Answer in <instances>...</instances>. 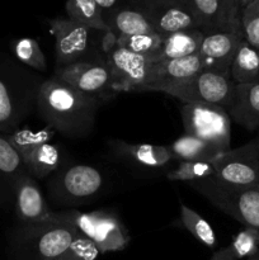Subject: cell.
<instances>
[{
    "mask_svg": "<svg viewBox=\"0 0 259 260\" xmlns=\"http://www.w3.org/2000/svg\"><path fill=\"white\" fill-rule=\"evenodd\" d=\"M203 33L216 30L243 32L241 9L236 0H188Z\"/></svg>",
    "mask_w": 259,
    "mask_h": 260,
    "instance_id": "2e32d148",
    "label": "cell"
},
{
    "mask_svg": "<svg viewBox=\"0 0 259 260\" xmlns=\"http://www.w3.org/2000/svg\"><path fill=\"white\" fill-rule=\"evenodd\" d=\"M169 2V0H134V3H136V5L139 7V9H144V8L151 7V5L160 4V3Z\"/></svg>",
    "mask_w": 259,
    "mask_h": 260,
    "instance_id": "d590c367",
    "label": "cell"
},
{
    "mask_svg": "<svg viewBox=\"0 0 259 260\" xmlns=\"http://www.w3.org/2000/svg\"><path fill=\"white\" fill-rule=\"evenodd\" d=\"M112 149L118 156L130 160L144 168H160L167 167L174 161L169 146H159L150 144H128L122 140H114L111 142Z\"/></svg>",
    "mask_w": 259,
    "mask_h": 260,
    "instance_id": "ffe728a7",
    "label": "cell"
},
{
    "mask_svg": "<svg viewBox=\"0 0 259 260\" xmlns=\"http://www.w3.org/2000/svg\"><path fill=\"white\" fill-rule=\"evenodd\" d=\"M235 85L230 74L205 69L192 78L159 85L152 91L169 94L183 102V104H213L228 111L233 103Z\"/></svg>",
    "mask_w": 259,
    "mask_h": 260,
    "instance_id": "52a82bcc",
    "label": "cell"
},
{
    "mask_svg": "<svg viewBox=\"0 0 259 260\" xmlns=\"http://www.w3.org/2000/svg\"><path fill=\"white\" fill-rule=\"evenodd\" d=\"M75 235L74 229L58 223H19L13 231L10 245L20 260H57Z\"/></svg>",
    "mask_w": 259,
    "mask_h": 260,
    "instance_id": "8992f818",
    "label": "cell"
},
{
    "mask_svg": "<svg viewBox=\"0 0 259 260\" xmlns=\"http://www.w3.org/2000/svg\"><path fill=\"white\" fill-rule=\"evenodd\" d=\"M28 173L25 165L5 134H0V179L5 187L12 190L13 184L19 175Z\"/></svg>",
    "mask_w": 259,
    "mask_h": 260,
    "instance_id": "484cf974",
    "label": "cell"
},
{
    "mask_svg": "<svg viewBox=\"0 0 259 260\" xmlns=\"http://www.w3.org/2000/svg\"><path fill=\"white\" fill-rule=\"evenodd\" d=\"M51 223H58L74 229L78 234L93 241L101 254L123 250L131 240L128 231L126 230L118 216L111 211H52Z\"/></svg>",
    "mask_w": 259,
    "mask_h": 260,
    "instance_id": "277c9868",
    "label": "cell"
},
{
    "mask_svg": "<svg viewBox=\"0 0 259 260\" xmlns=\"http://www.w3.org/2000/svg\"><path fill=\"white\" fill-rule=\"evenodd\" d=\"M15 215L20 225L51 223L52 211L48 208L37 179L29 173L19 175L12 187Z\"/></svg>",
    "mask_w": 259,
    "mask_h": 260,
    "instance_id": "5bb4252c",
    "label": "cell"
},
{
    "mask_svg": "<svg viewBox=\"0 0 259 260\" xmlns=\"http://www.w3.org/2000/svg\"><path fill=\"white\" fill-rule=\"evenodd\" d=\"M203 70L205 62L198 53L188 57L155 62L150 70L146 83L140 91H152L156 86L185 80Z\"/></svg>",
    "mask_w": 259,
    "mask_h": 260,
    "instance_id": "ac0fdd59",
    "label": "cell"
},
{
    "mask_svg": "<svg viewBox=\"0 0 259 260\" xmlns=\"http://www.w3.org/2000/svg\"><path fill=\"white\" fill-rule=\"evenodd\" d=\"M169 149L177 161H213L221 154L207 142L187 134L170 144Z\"/></svg>",
    "mask_w": 259,
    "mask_h": 260,
    "instance_id": "cb8c5ba5",
    "label": "cell"
},
{
    "mask_svg": "<svg viewBox=\"0 0 259 260\" xmlns=\"http://www.w3.org/2000/svg\"><path fill=\"white\" fill-rule=\"evenodd\" d=\"M236 2H238V0H236Z\"/></svg>",
    "mask_w": 259,
    "mask_h": 260,
    "instance_id": "60d3db41",
    "label": "cell"
},
{
    "mask_svg": "<svg viewBox=\"0 0 259 260\" xmlns=\"http://www.w3.org/2000/svg\"><path fill=\"white\" fill-rule=\"evenodd\" d=\"M101 254L95 244L76 233L70 246L57 260H95Z\"/></svg>",
    "mask_w": 259,
    "mask_h": 260,
    "instance_id": "d6a6232c",
    "label": "cell"
},
{
    "mask_svg": "<svg viewBox=\"0 0 259 260\" xmlns=\"http://www.w3.org/2000/svg\"><path fill=\"white\" fill-rule=\"evenodd\" d=\"M259 231L251 228H244L228 246L235 260L250 258L259 250Z\"/></svg>",
    "mask_w": 259,
    "mask_h": 260,
    "instance_id": "4dcf8cb0",
    "label": "cell"
},
{
    "mask_svg": "<svg viewBox=\"0 0 259 260\" xmlns=\"http://www.w3.org/2000/svg\"><path fill=\"white\" fill-rule=\"evenodd\" d=\"M108 27L117 37L155 32L147 15L145 14L144 10L139 8L136 9L124 8V9L114 10L111 15V22L108 23Z\"/></svg>",
    "mask_w": 259,
    "mask_h": 260,
    "instance_id": "7402d4cb",
    "label": "cell"
},
{
    "mask_svg": "<svg viewBox=\"0 0 259 260\" xmlns=\"http://www.w3.org/2000/svg\"><path fill=\"white\" fill-rule=\"evenodd\" d=\"M179 210L180 221L188 230V233H190V235L195 236L200 243H202L207 248H215L216 235L210 223L202 216L198 215L195 210L187 207L184 203H180Z\"/></svg>",
    "mask_w": 259,
    "mask_h": 260,
    "instance_id": "83f0119b",
    "label": "cell"
},
{
    "mask_svg": "<svg viewBox=\"0 0 259 260\" xmlns=\"http://www.w3.org/2000/svg\"><path fill=\"white\" fill-rule=\"evenodd\" d=\"M95 3L101 7L102 10H113L118 0H95Z\"/></svg>",
    "mask_w": 259,
    "mask_h": 260,
    "instance_id": "e575fe53",
    "label": "cell"
},
{
    "mask_svg": "<svg viewBox=\"0 0 259 260\" xmlns=\"http://www.w3.org/2000/svg\"><path fill=\"white\" fill-rule=\"evenodd\" d=\"M164 37L159 33H144L134 36H118L117 46L140 55L155 56L159 52Z\"/></svg>",
    "mask_w": 259,
    "mask_h": 260,
    "instance_id": "f546056e",
    "label": "cell"
},
{
    "mask_svg": "<svg viewBox=\"0 0 259 260\" xmlns=\"http://www.w3.org/2000/svg\"><path fill=\"white\" fill-rule=\"evenodd\" d=\"M104 175L101 169L88 164H62L47 183L50 201L60 207L86 205L101 193Z\"/></svg>",
    "mask_w": 259,
    "mask_h": 260,
    "instance_id": "5b68a950",
    "label": "cell"
},
{
    "mask_svg": "<svg viewBox=\"0 0 259 260\" xmlns=\"http://www.w3.org/2000/svg\"><path fill=\"white\" fill-rule=\"evenodd\" d=\"M7 187H5V184L0 179V206L7 202Z\"/></svg>",
    "mask_w": 259,
    "mask_h": 260,
    "instance_id": "8d00e7d4",
    "label": "cell"
},
{
    "mask_svg": "<svg viewBox=\"0 0 259 260\" xmlns=\"http://www.w3.org/2000/svg\"><path fill=\"white\" fill-rule=\"evenodd\" d=\"M62 83L88 95L102 96L114 93L112 89V75L106 60H83L56 69L53 75Z\"/></svg>",
    "mask_w": 259,
    "mask_h": 260,
    "instance_id": "7c38bea8",
    "label": "cell"
},
{
    "mask_svg": "<svg viewBox=\"0 0 259 260\" xmlns=\"http://www.w3.org/2000/svg\"><path fill=\"white\" fill-rule=\"evenodd\" d=\"M66 13L69 18L84 24L94 30L109 32L111 28L107 24L101 9L95 0H66Z\"/></svg>",
    "mask_w": 259,
    "mask_h": 260,
    "instance_id": "d4e9b609",
    "label": "cell"
},
{
    "mask_svg": "<svg viewBox=\"0 0 259 260\" xmlns=\"http://www.w3.org/2000/svg\"><path fill=\"white\" fill-rule=\"evenodd\" d=\"M246 260H259V250L253 256H250V258H248Z\"/></svg>",
    "mask_w": 259,
    "mask_h": 260,
    "instance_id": "f35d334b",
    "label": "cell"
},
{
    "mask_svg": "<svg viewBox=\"0 0 259 260\" xmlns=\"http://www.w3.org/2000/svg\"><path fill=\"white\" fill-rule=\"evenodd\" d=\"M215 177L235 185L259 184V137L218 154L212 161Z\"/></svg>",
    "mask_w": 259,
    "mask_h": 260,
    "instance_id": "30bf717a",
    "label": "cell"
},
{
    "mask_svg": "<svg viewBox=\"0 0 259 260\" xmlns=\"http://www.w3.org/2000/svg\"><path fill=\"white\" fill-rule=\"evenodd\" d=\"M251 2H253V0H238V4L239 7H240V9L243 10L244 8H245L248 4H250Z\"/></svg>",
    "mask_w": 259,
    "mask_h": 260,
    "instance_id": "74e56055",
    "label": "cell"
},
{
    "mask_svg": "<svg viewBox=\"0 0 259 260\" xmlns=\"http://www.w3.org/2000/svg\"><path fill=\"white\" fill-rule=\"evenodd\" d=\"M155 32L165 37L182 30L201 29V23L188 0H169L144 8Z\"/></svg>",
    "mask_w": 259,
    "mask_h": 260,
    "instance_id": "9a60e30c",
    "label": "cell"
},
{
    "mask_svg": "<svg viewBox=\"0 0 259 260\" xmlns=\"http://www.w3.org/2000/svg\"><path fill=\"white\" fill-rule=\"evenodd\" d=\"M47 131H33L24 127L7 134L9 141L19 152L27 172L36 179L51 177L63 164L61 150L53 144Z\"/></svg>",
    "mask_w": 259,
    "mask_h": 260,
    "instance_id": "ba28073f",
    "label": "cell"
},
{
    "mask_svg": "<svg viewBox=\"0 0 259 260\" xmlns=\"http://www.w3.org/2000/svg\"><path fill=\"white\" fill-rule=\"evenodd\" d=\"M230 118L249 131L259 129V83L236 84Z\"/></svg>",
    "mask_w": 259,
    "mask_h": 260,
    "instance_id": "d6986e66",
    "label": "cell"
},
{
    "mask_svg": "<svg viewBox=\"0 0 259 260\" xmlns=\"http://www.w3.org/2000/svg\"><path fill=\"white\" fill-rule=\"evenodd\" d=\"M98 108L96 96L51 76L41 84L36 112L51 129L66 139L80 140L93 132Z\"/></svg>",
    "mask_w": 259,
    "mask_h": 260,
    "instance_id": "6da1fadb",
    "label": "cell"
},
{
    "mask_svg": "<svg viewBox=\"0 0 259 260\" xmlns=\"http://www.w3.org/2000/svg\"><path fill=\"white\" fill-rule=\"evenodd\" d=\"M244 41L243 32L216 30L205 33L198 55L205 62V69L217 73L230 74L231 65L240 43Z\"/></svg>",
    "mask_w": 259,
    "mask_h": 260,
    "instance_id": "e0dca14e",
    "label": "cell"
},
{
    "mask_svg": "<svg viewBox=\"0 0 259 260\" xmlns=\"http://www.w3.org/2000/svg\"><path fill=\"white\" fill-rule=\"evenodd\" d=\"M203 37L205 33L201 29L182 30L165 36L159 52L154 56L155 62L197 55Z\"/></svg>",
    "mask_w": 259,
    "mask_h": 260,
    "instance_id": "44dd1931",
    "label": "cell"
},
{
    "mask_svg": "<svg viewBox=\"0 0 259 260\" xmlns=\"http://www.w3.org/2000/svg\"><path fill=\"white\" fill-rule=\"evenodd\" d=\"M244 40L259 50V0H253L241 10Z\"/></svg>",
    "mask_w": 259,
    "mask_h": 260,
    "instance_id": "1f68e13d",
    "label": "cell"
},
{
    "mask_svg": "<svg viewBox=\"0 0 259 260\" xmlns=\"http://www.w3.org/2000/svg\"><path fill=\"white\" fill-rule=\"evenodd\" d=\"M106 61L111 70L114 93L141 90L155 63L154 56L140 55L118 46L107 53Z\"/></svg>",
    "mask_w": 259,
    "mask_h": 260,
    "instance_id": "8fae6325",
    "label": "cell"
},
{
    "mask_svg": "<svg viewBox=\"0 0 259 260\" xmlns=\"http://www.w3.org/2000/svg\"><path fill=\"white\" fill-rule=\"evenodd\" d=\"M215 175L212 161H179L174 169L168 170L167 178L170 182L190 183Z\"/></svg>",
    "mask_w": 259,
    "mask_h": 260,
    "instance_id": "f1b7e54d",
    "label": "cell"
},
{
    "mask_svg": "<svg viewBox=\"0 0 259 260\" xmlns=\"http://www.w3.org/2000/svg\"><path fill=\"white\" fill-rule=\"evenodd\" d=\"M43 79L37 71L0 52V134H12L37 109Z\"/></svg>",
    "mask_w": 259,
    "mask_h": 260,
    "instance_id": "7a4b0ae2",
    "label": "cell"
},
{
    "mask_svg": "<svg viewBox=\"0 0 259 260\" xmlns=\"http://www.w3.org/2000/svg\"><path fill=\"white\" fill-rule=\"evenodd\" d=\"M230 76L235 84L259 83V50L245 40L240 43L234 57Z\"/></svg>",
    "mask_w": 259,
    "mask_h": 260,
    "instance_id": "603a6c76",
    "label": "cell"
},
{
    "mask_svg": "<svg viewBox=\"0 0 259 260\" xmlns=\"http://www.w3.org/2000/svg\"><path fill=\"white\" fill-rule=\"evenodd\" d=\"M180 117L187 135L207 142L218 152L230 150L231 118L225 108L213 104L184 103Z\"/></svg>",
    "mask_w": 259,
    "mask_h": 260,
    "instance_id": "9c48e42d",
    "label": "cell"
},
{
    "mask_svg": "<svg viewBox=\"0 0 259 260\" xmlns=\"http://www.w3.org/2000/svg\"><path fill=\"white\" fill-rule=\"evenodd\" d=\"M213 207L244 225L259 231V184L243 187L226 183L215 175L188 183Z\"/></svg>",
    "mask_w": 259,
    "mask_h": 260,
    "instance_id": "3957f363",
    "label": "cell"
},
{
    "mask_svg": "<svg viewBox=\"0 0 259 260\" xmlns=\"http://www.w3.org/2000/svg\"><path fill=\"white\" fill-rule=\"evenodd\" d=\"M13 57L27 68L35 71L45 73L47 70V60L41 48L40 43L35 38L23 37L12 42Z\"/></svg>",
    "mask_w": 259,
    "mask_h": 260,
    "instance_id": "4316f807",
    "label": "cell"
},
{
    "mask_svg": "<svg viewBox=\"0 0 259 260\" xmlns=\"http://www.w3.org/2000/svg\"><path fill=\"white\" fill-rule=\"evenodd\" d=\"M48 24L55 37L56 63L58 68L83 61L90 46V28L70 18H55Z\"/></svg>",
    "mask_w": 259,
    "mask_h": 260,
    "instance_id": "4fadbf2b",
    "label": "cell"
},
{
    "mask_svg": "<svg viewBox=\"0 0 259 260\" xmlns=\"http://www.w3.org/2000/svg\"><path fill=\"white\" fill-rule=\"evenodd\" d=\"M210 260H235V258H234L233 254L230 253V250H229L228 246H226V248L216 251Z\"/></svg>",
    "mask_w": 259,
    "mask_h": 260,
    "instance_id": "836d02e7",
    "label": "cell"
},
{
    "mask_svg": "<svg viewBox=\"0 0 259 260\" xmlns=\"http://www.w3.org/2000/svg\"><path fill=\"white\" fill-rule=\"evenodd\" d=\"M258 137H259V135H258Z\"/></svg>",
    "mask_w": 259,
    "mask_h": 260,
    "instance_id": "ab89813d",
    "label": "cell"
}]
</instances>
